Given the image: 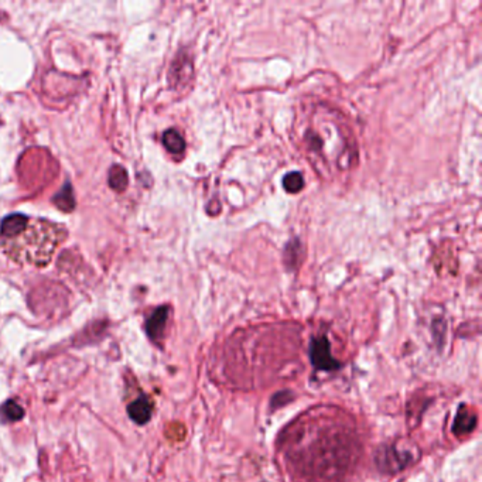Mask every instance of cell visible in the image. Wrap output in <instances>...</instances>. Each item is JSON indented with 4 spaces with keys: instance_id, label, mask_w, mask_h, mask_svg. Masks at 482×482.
<instances>
[{
    "instance_id": "cell-1",
    "label": "cell",
    "mask_w": 482,
    "mask_h": 482,
    "mask_svg": "<svg viewBox=\"0 0 482 482\" xmlns=\"http://www.w3.org/2000/svg\"><path fill=\"white\" fill-rule=\"evenodd\" d=\"M64 225L30 218L23 214H11L0 224V248L16 263L47 266L55 249L67 239Z\"/></svg>"
},
{
    "instance_id": "cell-2",
    "label": "cell",
    "mask_w": 482,
    "mask_h": 482,
    "mask_svg": "<svg viewBox=\"0 0 482 482\" xmlns=\"http://www.w3.org/2000/svg\"><path fill=\"white\" fill-rule=\"evenodd\" d=\"M375 461L380 471L392 474L406 469L413 461V456L407 451H398L393 446L392 447L385 446L378 450Z\"/></svg>"
},
{
    "instance_id": "cell-3",
    "label": "cell",
    "mask_w": 482,
    "mask_h": 482,
    "mask_svg": "<svg viewBox=\"0 0 482 482\" xmlns=\"http://www.w3.org/2000/svg\"><path fill=\"white\" fill-rule=\"evenodd\" d=\"M310 361L319 371H335L339 369L341 363L332 358L331 346L327 336H317L310 344Z\"/></svg>"
},
{
    "instance_id": "cell-4",
    "label": "cell",
    "mask_w": 482,
    "mask_h": 482,
    "mask_svg": "<svg viewBox=\"0 0 482 482\" xmlns=\"http://www.w3.org/2000/svg\"><path fill=\"white\" fill-rule=\"evenodd\" d=\"M152 413H153V403L146 395L139 396L128 406L129 417L139 426L146 425L152 419Z\"/></svg>"
},
{
    "instance_id": "cell-5",
    "label": "cell",
    "mask_w": 482,
    "mask_h": 482,
    "mask_svg": "<svg viewBox=\"0 0 482 482\" xmlns=\"http://www.w3.org/2000/svg\"><path fill=\"white\" fill-rule=\"evenodd\" d=\"M168 307L167 306H161L159 309H156L152 316L148 319L146 322V332L149 335V338L153 342H159L163 335H164V329L167 325V320H168Z\"/></svg>"
},
{
    "instance_id": "cell-6",
    "label": "cell",
    "mask_w": 482,
    "mask_h": 482,
    "mask_svg": "<svg viewBox=\"0 0 482 482\" xmlns=\"http://www.w3.org/2000/svg\"><path fill=\"white\" fill-rule=\"evenodd\" d=\"M477 427V416L476 413L466 410V407H463L461 410H459L456 420H454V426H453V432L456 436L461 437V436H467L470 433H473Z\"/></svg>"
},
{
    "instance_id": "cell-7",
    "label": "cell",
    "mask_w": 482,
    "mask_h": 482,
    "mask_svg": "<svg viewBox=\"0 0 482 482\" xmlns=\"http://www.w3.org/2000/svg\"><path fill=\"white\" fill-rule=\"evenodd\" d=\"M163 143L165 146V149L170 152V153H174V155H178V153H182L184 149H185V142L182 139V136L175 131V129H170L164 133L163 136Z\"/></svg>"
},
{
    "instance_id": "cell-8",
    "label": "cell",
    "mask_w": 482,
    "mask_h": 482,
    "mask_svg": "<svg viewBox=\"0 0 482 482\" xmlns=\"http://www.w3.org/2000/svg\"><path fill=\"white\" fill-rule=\"evenodd\" d=\"M109 185L118 191L122 192L128 187V174L126 170L122 165H114L109 172Z\"/></svg>"
},
{
    "instance_id": "cell-9",
    "label": "cell",
    "mask_w": 482,
    "mask_h": 482,
    "mask_svg": "<svg viewBox=\"0 0 482 482\" xmlns=\"http://www.w3.org/2000/svg\"><path fill=\"white\" fill-rule=\"evenodd\" d=\"M54 202L55 205L68 212V211H72L74 207H75V198H74V194H72V188L70 184H65L64 188L54 197Z\"/></svg>"
},
{
    "instance_id": "cell-10",
    "label": "cell",
    "mask_w": 482,
    "mask_h": 482,
    "mask_svg": "<svg viewBox=\"0 0 482 482\" xmlns=\"http://www.w3.org/2000/svg\"><path fill=\"white\" fill-rule=\"evenodd\" d=\"M0 412H1V416L4 417V420H7V422H18L24 417L23 407L14 400H7L1 406Z\"/></svg>"
},
{
    "instance_id": "cell-11",
    "label": "cell",
    "mask_w": 482,
    "mask_h": 482,
    "mask_svg": "<svg viewBox=\"0 0 482 482\" xmlns=\"http://www.w3.org/2000/svg\"><path fill=\"white\" fill-rule=\"evenodd\" d=\"M283 187L286 191L289 192H299L303 187H305V180H303V175L297 171H293L290 174H287L283 180Z\"/></svg>"
}]
</instances>
